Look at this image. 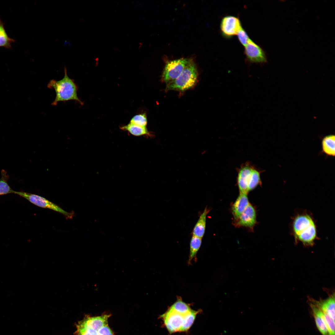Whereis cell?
Here are the masks:
<instances>
[{
	"mask_svg": "<svg viewBox=\"0 0 335 335\" xmlns=\"http://www.w3.org/2000/svg\"><path fill=\"white\" fill-rule=\"evenodd\" d=\"M237 35L239 42L244 47L250 39L247 33L243 28L239 31Z\"/></svg>",
	"mask_w": 335,
	"mask_h": 335,
	"instance_id": "26",
	"label": "cell"
},
{
	"mask_svg": "<svg viewBox=\"0 0 335 335\" xmlns=\"http://www.w3.org/2000/svg\"><path fill=\"white\" fill-rule=\"evenodd\" d=\"M4 28V23L0 20V31Z\"/></svg>",
	"mask_w": 335,
	"mask_h": 335,
	"instance_id": "28",
	"label": "cell"
},
{
	"mask_svg": "<svg viewBox=\"0 0 335 335\" xmlns=\"http://www.w3.org/2000/svg\"><path fill=\"white\" fill-rule=\"evenodd\" d=\"M200 310L195 311L191 310L185 316L182 326L179 332H186L188 331L193 325L197 315L200 312Z\"/></svg>",
	"mask_w": 335,
	"mask_h": 335,
	"instance_id": "19",
	"label": "cell"
},
{
	"mask_svg": "<svg viewBox=\"0 0 335 335\" xmlns=\"http://www.w3.org/2000/svg\"><path fill=\"white\" fill-rule=\"evenodd\" d=\"M210 210L207 207L200 216L193 229L192 236L202 238L205 234L207 216Z\"/></svg>",
	"mask_w": 335,
	"mask_h": 335,
	"instance_id": "14",
	"label": "cell"
},
{
	"mask_svg": "<svg viewBox=\"0 0 335 335\" xmlns=\"http://www.w3.org/2000/svg\"><path fill=\"white\" fill-rule=\"evenodd\" d=\"M202 238L192 236L190 243V251L188 263H190L196 254L201 245Z\"/></svg>",
	"mask_w": 335,
	"mask_h": 335,
	"instance_id": "18",
	"label": "cell"
},
{
	"mask_svg": "<svg viewBox=\"0 0 335 335\" xmlns=\"http://www.w3.org/2000/svg\"><path fill=\"white\" fill-rule=\"evenodd\" d=\"M64 73L63 78L58 81L51 80L47 85V87L53 89L56 93L55 98L51 105L55 106L59 102L73 100L82 105L83 102L78 96V87L74 80L68 76L65 66Z\"/></svg>",
	"mask_w": 335,
	"mask_h": 335,
	"instance_id": "1",
	"label": "cell"
},
{
	"mask_svg": "<svg viewBox=\"0 0 335 335\" xmlns=\"http://www.w3.org/2000/svg\"><path fill=\"white\" fill-rule=\"evenodd\" d=\"M310 303L330 317L335 321V295H330L325 300L316 301L311 300Z\"/></svg>",
	"mask_w": 335,
	"mask_h": 335,
	"instance_id": "12",
	"label": "cell"
},
{
	"mask_svg": "<svg viewBox=\"0 0 335 335\" xmlns=\"http://www.w3.org/2000/svg\"><path fill=\"white\" fill-rule=\"evenodd\" d=\"M257 222L255 209L250 203L239 216L236 220L235 225L237 227H244L252 229Z\"/></svg>",
	"mask_w": 335,
	"mask_h": 335,
	"instance_id": "10",
	"label": "cell"
},
{
	"mask_svg": "<svg viewBox=\"0 0 335 335\" xmlns=\"http://www.w3.org/2000/svg\"><path fill=\"white\" fill-rule=\"evenodd\" d=\"M249 203L247 194L240 193L232 208V213L235 220L239 216Z\"/></svg>",
	"mask_w": 335,
	"mask_h": 335,
	"instance_id": "13",
	"label": "cell"
},
{
	"mask_svg": "<svg viewBox=\"0 0 335 335\" xmlns=\"http://www.w3.org/2000/svg\"><path fill=\"white\" fill-rule=\"evenodd\" d=\"M130 123L139 126L146 127L147 120L145 114H141L135 115L131 119Z\"/></svg>",
	"mask_w": 335,
	"mask_h": 335,
	"instance_id": "25",
	"label": "cell"
},
{
	"mask_svg": "<svg viewBox=\"0 0 335 335\" xmlns=\"http://www.w3.org/2000/svg\"><path fill=\"white\" fill-rule=\"evenodd\" d=\"M14 194L24 198L38 206L50 209L65 215L67 218H72L74 216V213L65 211L56 204L38 195L23 191H15Z\"/></svg>",
	"mask_w": 335,
	"mask_h": 335,
	"instance_id": "4",
	"label": "cell"
},
{
	"mask_svg": "<svg viewBox=\"0 0 335 335\" xmlns=\"http://www.w3.org/2000/svg\"><path fill=\"white\" fill-rule=\"evenodd\" d=\"M198 71L196 65L191 59L179 76L167 85L166 90L184 92L193 87L197 80Z\"/></svg>",
	"mask_w": 335,
	"mask_h": 335,
	"instance_id": "3",
	"label": "cell"
},
{
	"mask_svg": "<svg viewBox=\"0 0 335 335\" xmlns=\"http://www.w3.org/2000/svg\"><path fill=\"white\" fill-rule=\"evenodd\" d=\"M179 313L185 315L191 310L190 306L183 301L181 298H178L176 301L169 308Z\"/></svg>",
	"mask_w": 335,
	"mask_h": 335,
	"instance_id": "21",
	"label": "cell"
},
{
	"mask_svg": "<svg viewBox=\"0 0 335 335\" xmlns=\"http://www.w3.org/2000/svg\"><path fill=\"white\" fill-rule=\"evenodd\" d=\"M187 314L185 315L181 314L168 308L166 312L160 316L159 318L163 319L164 326L169 333L171 334L179 332L183 324L185 316Z\"/></svg>",
	"mask_w": 335,
	"mask_h": 335,
	"instance_id": "8",
	"label": "cell"
},
{
	"mask_svg": "<svg viewBox=\"0 0 335 335\" xmlns=\"http://www.w3.org/2000/svg\"><path fill=\"white\" fill-rule=\"evenodd\" d=\"M242 28L239 17L230 15L223 17L220 25L221 34L224 38L227 39L237 35Z\"/></svg>",
	"mask_w": 335,
	"mask_h": 335,
	"instance_id": "7",
	"label": "cell"
},
{
	"mask_svg": "<svg viewBox=\"0 0 335 335\" xmlns=\"http://www.w3.org/2000/svg\"><path fill=\"white\" fill-rule=\"evenodd\" d=\"M310 305L312 311L317 313L323 319L329 335H335V321L312 303H310Z\"/></svg>",
	"mask_w": 335,
	"mask_h": 335,
	"instance_id": "15",
	"label": "cell"
},
{
	"mask_svg": "<svg viewBox=\"0 0 335 335\" xmlns=\"http://www.w3.org/2000/svg\"><path fill=\"white\" fill-rule=\"evenodd\" d=\"M8 179L9 176L7 172L4 170H2L0 179V195L14 193L15 191L10 187L8 183Z\"/></svg>",
	"mask_w": 335,
	"mask_h": 335,
	"instance_id": "20",
	"label": "cell"
},
{
	"mask_svg": "<svg viewBox=\"0 0 335 335\" xmlns=\"http://www.w3.org/2000/svg\"><path fill=\"white\" fill-rule=\"evenodd\" d=\"M335 136L330 135L325 136L322 143L323 151L327 155L334 156L335 154Z\"/></svg>",
	"mask_w": 335,
	"mask_h": 335,
	"instance_id": "17",
	"label": "cell"
},
{
	"mask_svg": "<svg viewBox=\"0 0 335 335\" xmlns=\"http://www.w3.org/2000/svg\"><path fill=\"white\" fill-rule=\"evenodd\" d=\"M99 335H114L113 332L108 324L105 325L99 329L98 331Z\"/></svg>",
	"mask_w": 335,
	"mask_h": 335,
	"instance_id": "27",
	"label": "cell"
},
{
	"mask_svg": "<svg viewBox=\"0 0 335 335\" xmlns=\"http://www.w3.org/2000/svg\"><path fill=\"white\" fill-rule=\"evenodd\" d=\"M261 171L255 167L253 169L248 185V192L254 189L261 184Z\"/></svg>",
	"mask_w": 335,
	"mask_h": 335,
	"instance_id": "22",
	"label": "cell"
},
{
	"mask_svg": "<svg viewBox=\"0 0 335 335\" xmlns=\"http://www.w3.org/2000/svg\"><path fill=\"white\" fill-rule=\"evenodd\" d=\"M316 326L322 335H329L328 332L321 317L316 312L312 311Z\"/></svg>",
	"mask_w": 335,
	"mask_h": 335,
	"instance_id": "24",
	"label": "cell"
},
{
	"mask_svg": "<svg viewBox=\"0 0 335 335\" xmlns=\"http://www.w3.org/2000/svg\"><path fill=\"white\" fill-rule=\"evenodd\" d=\"M244 47V54L246 63L261 65L267 62V57L264 50L251 39Z\"/></svg>",
	"mask_w": 335,
	"mask_h": 335,
	"instance_id": "6",
	"label": "cell"
},
{
	"mask_svg": "<svg viewBox=\"0 0 335 335\" xmlns=\"http://www.w3.org/2000/svg\"><path fill=\"white\" fill-rule=\"evenodd\" d=\"M255 167L249 162L242 164L238 170L237 182L240 193L248 194V187Z\"/></svg>",
	"mask_w": 335,
	"mask_h": 335,
	"instance_id": "9",
	"label": "cell"
},
{
	"mask_svg": "<svg viewBox=\"0 0 335 335\" xmlns=\"http://www.w3.org/2000/svg\"><path fill=\"white\" fill-rule=\"evenodd\" d=\"M120 128L122 130L127 131L130 134L135 136H151L146 127L139 126L130 123L127 125L121 127Z\"/></svg>",
	"mask_w": 335,
	"mask_h": 335,
	"instance_id": "16",
	"label": "cell"
},
{
	"mask_svg": "<svg viewBox=\"0 0 335 335\" xmlns=\"http://www.w3.org/2000/svg\"><path fill=\"white\" fill-rule=\"evenodd\" d=\"M15 41L8 36L5 28L0 31V47L10 49L11 47V43Z\"/></svg>",
	"mask_w": 335,
	"mask_h": 335,
	"instance_id": "23",
	"label": "cell"
},
{
	"mask_svg": "<svg viewBox=\"0 0 335 335\" xmlns=\"http://www.w3.org/2000/svg\"><path fill=\"white\" fill-rule=\"evenodd\" d=\"M110 315L105 314L102 315L86 317L79 321L76 325L86 328H91L98 330L103 326L108 324V320Z\"/></svg>",
	"mask_w": 335,
	"mask_h": 335,
	"instance_id": "11",
	"label": "cell"
},
{
	"mask_svg": "<svg viewBox=\"0 0 335 335\" xmlns=\"http://www.w3.org/2000/svg\"><path fill=\"white\" fill-rule=\"evenodd\" d=\"M292 228L296 241L306 246H312L317 237V229L312 217L307 214L298 215L293 221Z\"/></svg>",
	"mask_w": 335,
	"mask_h": 335,
	"instance_id": "2",
	"label": "cell"
},
{
	"mask_svg": "<svg viewBox=\"0 0 335 335\" xmlns=\"http://www.w3.org/2000/svg\"><path fill=\"white\" fill-rule=\"evenodd\" d=\"M189 60L182 58L168 62L162 74V81L167 85L175 80L182 72Z\"/></svg>",
	"mask_w": 335,
	"mask_h": 335,
	"instance_id": "5",
	"label": "cell"
}]
</instances>
